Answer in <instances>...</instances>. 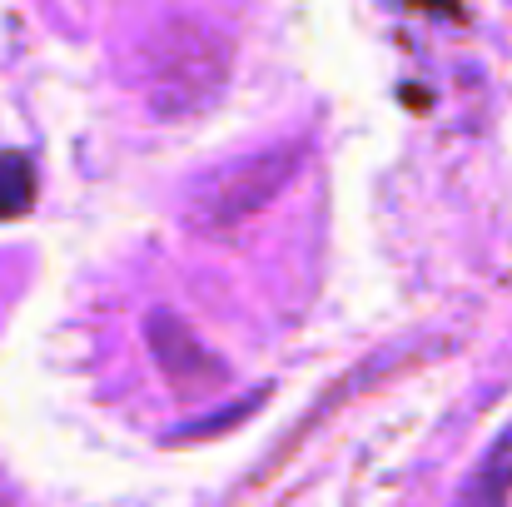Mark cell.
I'll return each mask as SVG.
<instances>
[{"mask_svg":"<svg viewBox=\"0 0 512 507\" xmlns=\"http://www.w3.org/2000/svg\"><path fill=\"white\" fill-rule=\"evenodd\" d=\"M294 169H299V155H294V150H274V155H259V160H249V165L219 174V179L209 184V194H204V219H209L214 229L244 224L249 214H259V209L294 179Z\"/></svg>","mask_w":512,"mask_h":507,"instance_id":"6da1fadb","label":"cell"},{"mask_svg":"<svg viewBox=\"0 0 512 507\" xmlns=\"http://www.w3.org/2000/svg\"><path fill=\"white\" fill-rule=\"evenodd\" d=\"M150 348L160 358V373L170 378L174 393L184 398H204V393H219L224 388V363H214V353L189 334L174 314H150Z\"/></svg>","mask_w":512,"mask_h":507,"instance_id":"7a4b0ae2","label":"cell"},{"mask_svg":"<svg viewBox=\"0 0 512 507\" xmlns=\"http://www.w3.org/2000/svg\"><path fill=\"white\" fill-rule=\"evenodd\" d=\"M512 493V433L493 443V453L483 458V468L473 473V483L463 488L458 507H508Z\"/></svg>","mask_w":512,"mask_h":507,"instance_id":"3957f363","label":"cell"},{"mask_svg":"<svg viewBox=\"0 0 512 507\" xmlns=\"http://www.w3.org/2000/svg\"><path fill=\"white\" fill-rule=\"evenodd\" d=\"M30 199H35V169H30L25 155L5 150V155H0V219L25 214Z\"/></svg>","mask_w":512,"mask_h":507,"instance_id":"277c9868","label":"cell"}]
</instances>
